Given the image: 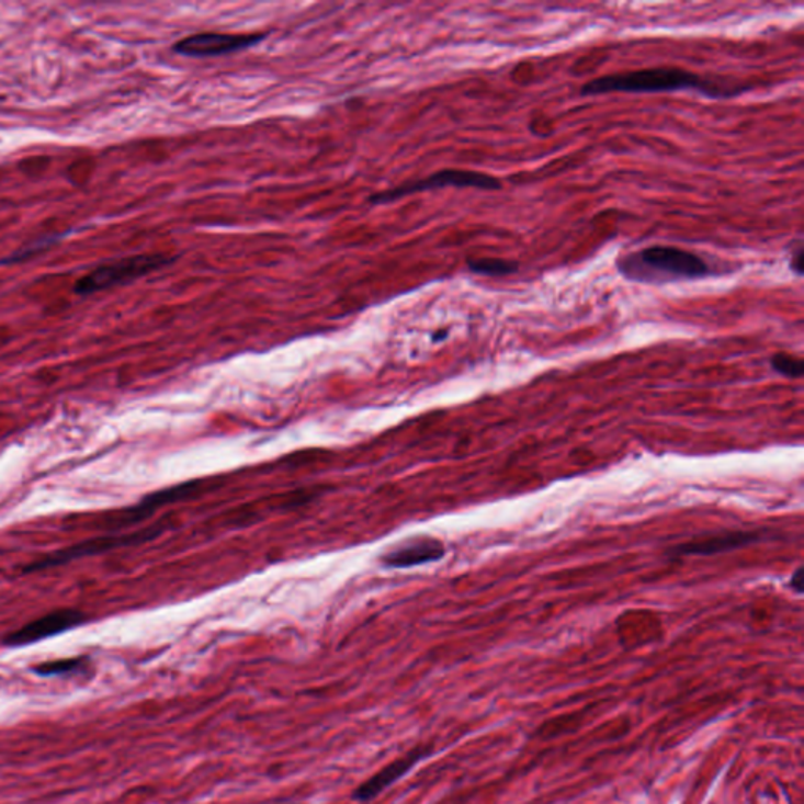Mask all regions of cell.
<instances>
[{
    "mask_svg": "<svg viewBox=\"0 0 804 804\" xmlns=\"http://www.w3.org/2000/svg\"><path fill=\"white\" fill-rule=\"evenodd\" d=\"M697 92L709 100H729L752 90L751 86H731L713 82L697 72L683 68H647L638 71L609 75L592 79L581 87V97H599L610 93H672Z\"/></svg>",
    "mask_w": 804,
    "mask_h": 804,
    "instance_id": "6da1fadb",
    "label": "cell"
},
{
    "mask_svg": "<svg viewBox=\"0 0 804 804\" xmlns=\"http://www.w3.org/2000/svg\"><path fill=\"white\" fill-rule=\"evenodd\" d=\"M625 280L643 285H669L715 275L712 265L701 254L672 246L644 247L624 254L616 263Z\"/></svg>",
    "mask_w": 804,
    "mask_h": 804,
    "instance_id": "7a4b0ae2",
    "label": "cell"
},
{
    "mask_svg": "<svg viewBox=\"0 0 804 804\" xmlns=\"http://www.w3.org/2000/svg\"><path fill=\"white\" fill-rule=\"evenodd\" d=\"M174 258L166 254H134V257L116 260L114 263L101 264L89 275L82 276L75 286V293L81 296L105 291L112 286L126 285L134 280L158 271L163 265L173 263Z\"/></svg>",
    "mask_w": 804,
    "mask_h": 804,
    "instance_id": "3957f363",
    "label": "cell"
},
{
    "mask_svg": "<svg viewBox=\"0 0 804 804\" xmlns=\"http://www.w3.org/2000/svg\"><path fill=\"white\" fill-rule=\"evenodd\" d=\"M443 188H473L479 191H500L501 181L492 174L475 172V170L445 169L440 170L424 180L412 181V183H404L388 191L380 192L370 196V203L373 205H385L393 203L403 196L420 194V192L437 191Z\"/></svg>",
    "mask_w": 804,
    "mask_h": 804,
    "instance_id": "277c9868",
    "label": "cell"
},
{
    "mask_svg": "<svg viewBox=\"0 0 804 804\" xmlns=\"http://www.w3.org/2000/svg\"><path fill=\"white\" fill-rule=\"evenodd\" d=\"M158 533L159 531L156 530H145L138 531V533L123 534V536L111 534V536L93 537V540L79 542V544L72 545V547L50 553V555L45 556V558L29 564V566L25 567L24 573H38V570H45L49 569V567L61 566V564L75 562V559L83 558V556L100 555V553L114 551V548L140 544V542L151 540V537L156 536Z\"/></svg>",
    "mask_w": 804,
    "mask_h": 804,
    "instance_id": "5b68a950",
    "label": "cell"
},
{
    "mask_svg": "<svg viewBox=\"0 0 804 804\" xmlns=\"http://www.w3.org/2000/svg\"><path fill=\"white\" fill-rule=\"evenodd\" d=\"M86 614L79 610L65 609L53 611L38 620L29 622L23 627L18 629L5 638L2 639L3 646L7 647H24L31 644L43 642V639L53 638L72 629L79 627L86 622Z\"/></svg>",
    "mask_w": 804,
    "mask_h": 804,
    "instance_id": "8992f818",
    "label": "cell"
},
{
    "mask_svg": "<svg viewBox=\"0 0 804 804\" xmlns=\"http://www.w3.org/2000/svg\"><path fill=\"white\" fill-rule=\"evenodd\" d=\"M264 38V34L230 35L207 32V34L191 35L181 39L173 46V50L181 56L192 58L227 56V54L249 49L263 42Z\"/></svg>",
    "mask_w": 804,
    "mask_h": 804,
    "instance_id": "52a82bcc",
    "label": "cell"
},
{
    "mask_svg": "<svg viewBox=\"0 0 804 804\" xmlns=\"http://www.w3.org/2000/svg\"><path fill=\"white\" fill-rule=\"evenodd\" d=\"M432 755L431 745H418L409 752L403 756V758L393 760L387 767H384L381 771L370 778L369 781L360 784L352 793V799L355 802L365 803L370 800L376 799L382 792L387 791L390 785L395 784L396 781L401 780L406 777L410 770L417 766L421 760L429 758Z\"/></svg>",
    "mask_w": 804,
    "mask_h": 804,
    "instance_id": "ba28073f",
    "label": "cell"
},
{
    "mask_svg": "<svg viewBox=\"0 0 804 804\" xmlns=\"http://www.w3.org/2000/svg\"><path fill=\"white\" fill-rule=\"evenodd\" d=\"M760 541L758 531H729V533L716 534V536L704 537V540L690 541L686 544L676 545L672 548V556H709L716 553L736 551L747 547Z\"/></svg>",
    "mask_w": 804,
    "mask_h": 804,
    "instance_id": "9c48e42d",
    "label": "cell"
},
{
    "mask_svg": "<svg viewBox=\"0 0 804 804\" xmlns=\"http://www.w3.org/2000/svg\"><path fill=\"white\" fill-rule=\"evenodd\" d=\"M443 545L439 541L434 540H420L409 542L406 547L398 548L385 558V562L390 566L407 567L415 566V564L435 562V559L442 558Z\"/></svg>",
    "mask_w": 804,
    "mask_h": 804,
    "instance_id": "30bf717a",
    "label": "cell"
},
{
    "mask_svg": "<svg viewBox=\"0 0 804 804\" xmlns=\"http://www.w3.org/2000/svg\"><path fill=\"white\" fill-rule=\"evenodd\" d=\"M468 271L486 276H506L519 271V263L503 258H468Z\"/></svg>",
    "mask_w": 804,
    "mask_h": 804,
    "instance_id": "8fae6325",
    "label": "cell"
},
{
    "mask_svg": "<svg viewBox=\"0 0 804 804\" xmlns=\"http://www.w3.org/2000/svg\"><path fill=\"white\" fill-rule=\"evenodd\" d=\"M87 657L60 658V660L45 661L32 668L35 675L42 678H57V676L78 675L87 668Z\"/></svg>",
    "mask_w": 804,
    "mask_h": 804,
    "instance_id": "7c38bea8",
    "label": "cell"
},
{
    "mask_svg": "<svg viewBox=\"0 0 804 804\" xmlns=\"http://www.w3.org/2000/svg\"><path fill=\"white\" fill-rule=\"evenodd\" d=\"M770 365L777 373L791 377V380L803 376L804 363L799 356L778 352V354L771 356Z\"/></svg>",
    "mask_w": 804,
    "mask_h": 804,
    "instance_id": "4fadbf2b",
    "label": "cell"
},
{
    "mask_svg": "<svg viewBox=\"0 0 804 804\" xmlns=\"http://www.w3.org/2000/svg\"><path fill=\"white\" fill-rule=\"evenodd\" d=\"M791 269H792L793 272H795L796 275H799V276H802L803 275V247H802V242H799V246H796L795 252L792 253Z\"/></svg>",
    "mask_w": 804,
    "mask_h": 804,
    "instance_id": "5bb4252c",
    "label": "cell"
},
{
    "mask_svg": "<svg viewBox=\"0 0 804 804\" xmlns=\"http://www.w3.org/2000/svg\"><path fill=\"white\" fill-rule=\"evenodd\" d=\"M803 569L800 567L799 570H796L795 575H793V578L791 580V588L795 589L799 594H802L803 592Z\"/></svg>",
    "mask_w": 804,
    "mask_h": 804,
    "instance_id": "9a60e30c",
    "label": "cell"
}]
</instances>
